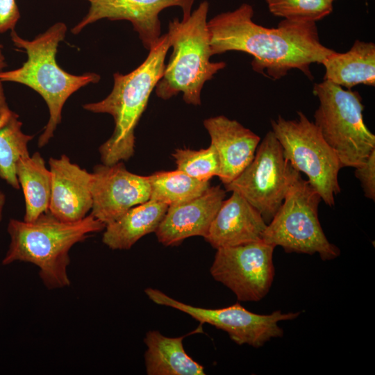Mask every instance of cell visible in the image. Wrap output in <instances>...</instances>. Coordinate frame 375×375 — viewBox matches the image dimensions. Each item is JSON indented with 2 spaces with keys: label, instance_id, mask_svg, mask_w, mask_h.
<instances>
[{
  "label": "cell",
  "instance_id": "22",
  "mask_svg": "<svg viewBox=\"0 0 375 375\" xmlns=\"http://www.w3.org/2000/svg\"><path fill=\"white\" fill-rule=\"evenodd\" d=\"M2 83L0 81V178L18 190L16 163L20 157L29 155L28 144L33 135L22 131L19 115L7 103Z\"/></svg>",
  "mask_w": 375,
  "mask_h": 375
},
{
  "label": "cell",
  "instance_id": "16",
  "mask_svg": "<svg viewBox=\"0 0 375 375\" xmlns=\"http://www.w3.org/2000/svg\"><path fill=\"white\" fill-rule=\"evenodd\" d=\"M219 160L218 176L224 185L234 180L253 160L260 138L238 121L224 115L203 121Z\"/></svg>",
  "mask_w": 375,
  "mask_h": 375
},
{
  "label": "cell",
  "instance_id": "10",
  "mask_svg": "<svg viewBox=\"0 0 375 375\" xmlns=\"http://www.w3.org/2000/svg\"><path fill=\"white\" fill-rule=\"evenodd\" d=\"M148 298L156 304L169 306L183 312L201 323H206L226 331L237 344L260 347L272 338L283 335L278 326L281 321L297 318L300 312L276 310L269 315L252 312L239 303L222 308H204L176 300L162 291L148 288Z\"/></svg>",
  "mask_w": 375,
  "mask_h": 375
},
{
  "label": "cell",
  "instance_id": "7",
  "mask_svg": "<svg viewBox=\"0 0 375 375\" xmlns=\"http://www.w3.org/2000/svg\"><path fill=\"white\" fill-rule=\"evenodd\" d=\"M321 201L319 194L299 176L267 224L262 240L275 247L280 246L287 253H317L324 261L338 257L339 248L328 240L319 220Z\"/></svg>",
  "mask_w": 375,
  "mask_h": 375
},
{
  "label": "cell",
  "instance_id": "25",
  "mask_svg": "<svg viewBox=\"0 0 375 375\" xmlns=\"http://www.w3.org/2000/svg\"><path fill=\"white\" fill-rule=\"evenodd\" d=\"M270 12L283 19L315 22L333 10L331 0H265Z\"/></svg>",
  "mask_w": 375,
  "mask_h": 375
},
{
  "label": "cell",
  "instance_id": "17",
  "mask_svg": "<svg viewBox=\"0 0 375 375\" xmlns=\"http://www.w3.org/2000/svg\"><path fill=\"white\" fill-rule=\"evenodd\" d=\"M267 224L250 203L232 192L223 201L204 239L216 249L258 242Z\"/></svg>",
  "mask_w": 375,
  "mask_h": 375
},
{
  "label": "cell",
  "instance_id": "15",
  "mask_svg": "<svg viewBox=\"0 0 375 375\" xmlns=\"http://www.w3.org/2000/svg\"><path fill=\"white\" fill-rule=\"evenodd\" d=\"M226 196L219 185L210 186L199 197L169 206L155 233L159 242L176 246L192 236L205 237Z\"/></svg>",
  "mask_w": 375,
  "mask_h": 375
},
{
  "label": "cell",
  "instance_id": "9",
  "mask_svg": "<svg viewBox=\"0 0 375 375\" xmlns=\"http://www.w3.org/2000/svg\"><path fill=\"white\" fill-rule=\"evenodd\" d=\"M299 176L301 173L285 158L279 142L270 131L260 142L249 165L224 188L227 192L241 194L268 224Z\"/></svg>",
  "mask_w": 375,
  "mask_h": 375
},
{
  "label": "cell",
  "instance_id": "24",
  "mask_svg": "<svg viewBox=\"0 0 375 375\" xmlns=\"http://www.w3.org/2000/svg\"><path fill=\"white\" fill-rule=\"evenodd\" d=\"M178 170L201 181H210L219 174V160L215 148L192 150L176 149L172 153Z\"/></svg>",
  "mask_w": 375,
  "mask_h": 375
},
{
  "label": "cell",
  "instance_id": "30",
  "mask_svg": "<svg viewBox=\"0 0 375 375\" xmlns=\"http://www.w3.org/2000/svg\"><path fill=\"white\" fill-rule=\"evenodd\" d=\"M331 1L333 2L334 0H331Z\"/></svg>",
  "mask_w": 375,
  "mask_h": 375
},
{
  "label": "cell",
  "instance_id": "2",
  "mask_svg": "<svg viewBox=\"0 0 375 375\" xmlns=\"http://www.w3.org/2000/svg\"><path fill=\"white\" fill-rule=\"evenodd\" d=\"M105 227L92 214L73 222L60 221L49 211L32 222L10 219L7 226L10 242L2 264L32 263L39 268L40 278L47 288L67 287L71 283L67 267L72 247Z\"/></svg>",
  "mask_w": 375,
  "mask_h": 375
},
{
  "label": "cell",
  "instance_id": "28",
  "mask_svg": "<svg viewBox=\"0 0 375 375\" xmlns=\"http://www.w3.org/2000/svg\"><path fill=\"white\" fill-rule=\"evenodd\" d=\"M6 203V195L4 192L0 189V222L3 218V208Z\"/></svg>",
  "mask_w": 375,
  "mask_h": 375
},
{
  "label": "cell",
  "instance_id": "1",
  "mask_svg": "<svg viewBox=\"0 0 375 375\" xmlns=\"http://www.w3.org/2000/svg\"><path fill=\"white\" fill-rule=\"evenodd\" d=\"M253 7L247 3L208 21L212 56L239 51L253 56V69L273 80L297 69L312 78L310 66L322 64L334 51L319 40L315 22L283 19L276 28L253 22Z\"/></svg>",
  "mask_w": 375,
  "mask_h": 375
},
{
  "label": "cell",
  "instance_id": "4",
  "mask_svg": "<svg viewBox=\"0 0 375 375\" xmlns=\"http://www.w3.org/2000/svg\"><path fill=\"white\" fill-rule=\"evenodd\" d=\"M66 32L65 24L57 22L30 41L12 30L10 37L13 44L23 49L28 58L18 69L0 72V81L25 85L37 92L46 102L49 118L39 137V147L47 144L53 137L61 122L62 108L68 98L80 88L100 80V76L96 73L74 75L60 67L56 55Z\"/></svg>",
  "mask_w": 375,
  "mask_h": 375
},
{
  "label": "cell",
  "instance_id": "21",
  "mask_svg": "<svg viewBox=\"0 0 375 375\" xmlns=\"http://www.w3.org/2000/svg\"><path fill=\"white\" fill-rule=\"evenodd\" d=\"M15 172L25 201L24 220L32 222L49 211L51 173L39 152L19 158Z\"/></svg>",
  "mask_w": 375,
  "mask_h": 375
},
{
  "label": "cell",
  "instance_id": "27",
  "mask_svg": "<svg viewBox=\"0 0 375 375\" xmlns=\"http://www.w3.org/2000/svg\"><path fill=\"white\" fill-rule=\"evenodd\" d=\"M19 18L16 0H0V33L13 30Z\"/></svg>",
  "mask_w": 375,
  "mask_h": 375
},
{
  "label": "cell",
  "instance_id": "14",
  "mask_svg": "<svg viewBox=\"0 0 375 375\" xmlns=\"http://www.w3.org/2000/svg\"><path fill=\"white\" fill-rule=\"evenodd\" d=\"M51 191L49 211L62 222H77L92 210V175L65 154L50 158Z\"/></svg>",
  "mask_w": 375,
  "mask_h": 375
},
{
  "label": "cell",
  "instance_id": "12",
  "mask_svg": "<svg viewBox=\"0 0 375 375\" xmlns=\"http://www.w3.org/2000/svg\"><path fill=\"white\" fill-rule=\"evenodd\" d=\"M92 175L93 203L90 214L106 226L130 208L149 200L148 176L129 172L122 161L110 165H97Z\"/></svg>",
  "mask_w": 375,
  "mask_h": 375
},
{
  "label": "cell",
  "instance_id": "26",
  "mask_svg": "<svg viewBox=\"0 0 375 375\" xmlns=\"http://www.w3.org/2000/svg\"><path fill=\"white\" fill-rule=\"evenodd\" d=\"M355 176L360 181L365 196L375 200V149L365 162L355 168Z\"/></svg>",
  "mask_w": 375,
  "mask_h": 375
},
{
  "label": "cell",
  "instance_id": "20",
  "mask_svg": "<svg viewBox=\"0 0 375 375\" xmlns=\"http://www.w3.org/2000/svg\"><path fill=\"white\" fill-rule=\"evenodd\" d=\"M184 336L169 338L158 331L146 333L144 342L146 372L148 375H203L204 367L185 352Z\"/></svg>",
  "mask_w": 375,
  "mask_h": 375
},
{
  "label": "cell",
  "instance_id": "19",
  "mask_svg": "<svg viewBox=\"0 0 375 375\" xmlns=\"http://www.w3.org/2000/svg\"><path fill=\"white\" fill-rule=\"evenodd\" d=\"M325 67L324 80L351 90L363 84L375 85V44L356 40L345 53L333 51L322 64Z\"/></svg>",
  "mask_w": 375,
  "mask_h": 375
},
{
  "label": "cell",
  "instance_id": "3",
  "mask_svg": "<svg viewBox=\"0 0 375 375\" xmlns=\"http://www.w3.org/2000/svg\"><path fill=\"white\" fill-rule=\"evenodd\" d=\"M170 47L167 33L149 50L144 61L128 74H113L111 92L103 100L83 105L93 113H106L114 119L112 135L99 148L102 164L110 165L129 160L135 151V129L149 97L162 76Z\"/></svg>",
  "mask_w": 375,
  "mask_h": 375
},
{
  "label": "cell",
  "instance_id": "18",
  "mask_svg": "<svg viewBox=\"0 0 375 375\" xmlns=\"http://www.w3.org/2000/svg\"><path fill=\"white\" fill-rule=\"evenodd\" d=\"M168 206L148 200L130 208L116 221L107 224L103 243L112 250H128L141 238L155 232Z\"/></svg>",
  "mask_w": 375,
  "mask_h": 375
},
{
  "label": "cell",
  "instance_id": "11",
  "mask_svg": "<svg viewBox=\"0 0 375 375\" xmlns=\"http://www.w3.org/2000/svg\"><path fill=\"white\" fill-rule=\"evenodd\" d=\"M275 247L262 240L217 249L210 272L242 301H258L269 292L274 277Z\"/></svg>",
  "mask_w": 375,
  "mask_h": 375
},
{
  "label": "cell",
  "instance_id": "29",
  "mask_svg": "<svg viewBox=\"0 0 375 375\" xmlns=\"http://www.w3.org/2000/svg\"><path fill=\"white\" fill-rule=\"evenodd\" d=\"M3 46L0 44V72L6 67L5 57L2 52Z\"/></svg>",
  "mask_w": 375,
  "mask_h": 375
},
{
  "label": "cell",
  "instance_id": "13",
  "mask_svg": "<svg viewBox=\"0 0 375 375\" xmlns=\"http://www.w3.org/2000/svg\"><path fill=\"white\" fill-rule=\"evenodd\" d=\"M90 8L85 17L72 28L74 34L100 19L130 22L142 41L149 50L161 36L160 12L172 6L179 7L183 17H188L195 0H85Z\"/></svg>",
  "mask_w": 375,
  "mask_h": 375
},
{
  "label": "cell",
  "instance_id": "23",
  "mask_svg": "<svg viewBox=\"0 0 375 375\" xmlns=\"http://www.w3.org/2000/svg\"><path fill=\"white\" fill-rule=\"evenodd\" d=\"M149 199L168 206L190 201L201 195L210 186V181L196 179L178 169L156 172L148 176Z\"/></svg>",
  "mask_w": 375,
  "mask_h": 375
},
{
  "label": "cell",
  "instance_id": "5",
  "mask_svg": "<svg viewBox=\"0 0 375 375\" xmlns=\"http://www.w3.org/2000/svg\"><path fill=\"white\" fill-rule=\"evenodd\" d=\"M209 3L202 1L187 17L175 18L168 25L173 51L156 86L158 97L167 100L179 93L188 104H201L204 83L226 67L224 62H211L207 16Z\"/></svg>",
  "mask_w": 375,
  "mask_h": 375
},
{
  "label": "cell",
  "instance_id": "6",
  "mask_svg": "<svg viewBox=\"0 0 375 375\" xmlns=\"http://www.w3.org/2000/svg\"><path fill=\"white\" fill-rule=\"evenodd\" d=\"M313 93L319 101L313 122L342 167L363 164L375 149V135L364 122L360 94L327 80L315 83Z\"/></svg>",
  "mask_w": 375,
  "mask_h": 375
},
{
  "label": "cell",
  "instance_id": "8",
  "mask_svg": "<svg viewBox=\"0 0 375 375\" xmlns=\"http://www.w3.org/2000/svg\"><path fill=\"white\" fill-rule=\"evenodd\" d=\"M297 115L294 119L279 115L271 121L272 131L285 158L296 170L307 176L322 201L333 206L340 192L338 174L342 165L315 123L301 111Z\"/></svg>",
  "mask_w": 375,
  "mask_h": 375
}]
</instances>
